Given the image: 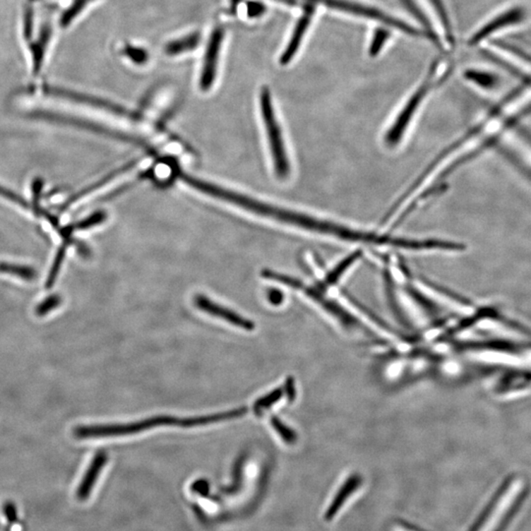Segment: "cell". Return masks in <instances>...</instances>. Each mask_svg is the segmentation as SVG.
Segmentation results:
<instances>
[{
    "label": "cell",
    "mask_w": 531,
    "mask_h": 531,
    "mask_svg": "<svg viewBox=\"0 0 531 531\" xmlns=\"http://www.w3.org/2000/svg\"><path fill=\"white\" fill-rule=\"evenodd\" d=\"M96 0H24L19 37L34 79L41 76L56 42Z\"/></svg>",
    "instance_id": "cell-1"
},
{
    "label": "cell",
    "mask_w": 531,
    "mask_h": 531,
    "mask_svg": "<svg viewBox=\"0 0 531 531\" xmlns=\"http://www.w3.org/2000/svg\"><path fill=\"white\" fill-rule=\"evenodd\" d=\"M247 407H239L229 412L215 413V414L203 415L197 417L179 418L169 415H160L140 420V422L126 423V424H107L79 426L74 429L75 438L80 440L93 439V438L120 437L138 434L153 428L162 426H177V427L193 428L206 426L225 420L235 419L246 414Z\"/></svg>",
    "instance_id": "cell-2"
},
{
    "label": "cell",
    "mask_w": 531,
    "mask_h": 531,
    "mask_svg": "<svg viewBox=\"0 0 531 531\" xmlns=\"http://www.w3.org/2000/svg\"><path fill=\"white\" fill-rule=\"evenodd\" d=\"M527 482L515 477L498 491L470 531H504L527 494Z\"/></svg>",
    "instance_id": "cell-3"
},
{
    "label": "cell",
    "mask_w": 531,
    "mask_h": 531,
    "mask_svg": "<svg viewBox=\"0 0 531 531\" xmlns=\"http://www.w3.org/2000/svg\"><path fill=\"white\" fill-rule=\"evenodd\" d=\"M260 105H261L263 121H264L266 132L269 139L275 174L278 179H287L290 174L289 156H287V148H285V140L282 138V129L273 107L270 90L268 88L265 87L262 89Z\"/></svg>",
    "instance_id": "cell-4"
},
{
    "label": "cell",
    "mask_w": 531,
    "mask_h": 531,
    "mask_svg": "<svg viewBox=\"0 0 531 531\" xmlns=\"http://www.w3.org/2000/svg\"><path fill=\"white\" fill-rule=\"evenodd\" d=\"M431 88L430 78L423 83L412 97L408 100L405 106L400 110V114L395 117V121L390 124L389 129L384 135V143L388 148H395L400 144L407 131L410 122L414 117L415 112L420 107L423 100L428 94Z\"/></svg>",
    "instance_id": "cell-5"
},
{
    "label": "cell",
    "mask_w": 531,
    "mask_h": 531,
    "mask_svg": "<svg viewBox=\"0 0 531 531\" xmlns=\"http://www.w3.org/2000/svg\"><path fill=\"white\" fill-rule=\"evenodd\" d=\"M313 2H319L325 4L330 8L340 10V11L347 12V13L357 15V16L365 17V18L376 20V21L382 22L388 26L395 28L410 35V36H419L420 32L415 28L410 26L400 20L393 18L389 15L385 14L380 10L372 8V7L365 6V5L355 4V2L347 1V0H310Z\"/></svg>",
    "instance_id": "cell-6"
},
{
    "label": "cell",
    "mask_w": 531,
    "mask_h": 531,
    "mask_svg": "<svg viewBox=\"0 0 531 531\" xmlns=\"http://www.w3.org/2000/svg\"><path fill=\"white\" fill-rule=\"evenodd\" d=\"M527 18V9L523 6H513L508 10H505L502 13L497 15L492 20H490L487 24L484 25L481 29L470 40V46H475L479 44L486 37H490L497 31L502 29H507L508 27L517 26L523 23Z\"/></svg>",
    "instance_id": "cell-7"
},
{
    "label": "cell",
    "mask_w": 531,
    "mask_h": 531,
    "mask_svg": "<svg viewBox=\"0 0 531 531\" xmlns=\"http://www.w3.org/2000/svg\"><path fill=\"white\" fill-rule=\"evenodd\" d=\"M224 36V29L222 27H217L213 31L211 37H210L206 54H205L201 78H200V87H201L202 91H208L214 85L220 47H222Z\"/></svg>",
    "instance_id": "cell-8"
},
{
    "label": "cell",
    "mask_w": 531,
    "mask_h": 531,
    "mask_svg": "<svg viewBox=\"0 0 531 531\" xmlns=\"http://www.w3.org/2000/svg\"><path fill=\"white\" fill-rule=\"evenodd\" d=\"M194 305L198 309L203 312H206L211 316L220 318V319L227 321L229 324L235 327L241 328L243 330H253L255 329V323L253 321L240 316L239 313H235L229 308L222 306L214 302H212L206 295L198 294L194 297Z\"/></svg>",
    "instance_id": "cell-9"
},
{
    "label": "cell",
    "mask_w": 531,
    "mask_h": 531,
    "mask_svg": "<svg viewBox=\"0 0 531 531\" xmlns=\"http://www.w3.org/2000/svg\"><path fill=\"white\" fill-rule=\"evenodd\" d=\"M107 460H109V457H107V453L105 451H100L93 458L91 465L85 473L84 477H83L81 483L78 486V489L76 491L78 500L86 501L90 497L100 475H101L102 470L106 467Z\"/></svg>",
    "instance_id": "cell-10"
},
{
    "label": "cell",
    "mask_w": 531,
    "mask_h": 531,
    "mask_svg": "<svg viewBox=\"0 0 531 531\" xmlns=\"http://www.w3.org/2000/svg\"><path fill=\"white\" fill-rule=\"evenodd\" d=\"M314 12L315 7L313 6L312 4H308L307 6L305 7L302 16L298 20L297 26L294 28L292 39H290L289 44H287V49H285V51L282 52V56H280V64H289L290 60L294 57L298 49H299L300 44H302L303 37H304L308 27H309L310 23H311Z\"/></svg>",
    "instance_id": "cell-11"
},
{
    "label": "cell",
    "mask_w": 531,
    "mask_h": 531,
    "mask_svg": "<svg viewBox=\"0 0 531 531\" xmlns=\"http://www.w3.org/2000/svg\"><path fill=\"white\" fill-rule=\"evenodd\" d=\"M360 484H362V477H358L357 475H352V477H350L345 481L342 487H340V489L338 491L337 494L335 495L334 499L330 502L327 511H326V520H328V522L333 520V518L340 512V508L344 507L345 503L347 502L348 498L358 489Z\"/></svg>",
    "instance_id": "cell-12"
},
{
    "label": "cell",
    "mask_w": 531,
    "mask_h": 531,
    "mask_svg": "<svg viewBox=\"0 0 531 531\" xmlns=\"http://www.w3.org/2000/svg\"><path fill=\"white\" fill-rule=\"evenodd\" d=\"M465 77L468 81L475 83L479 88L488 90V91L494 90L499 86V77L491 73V72L483 71V70L468 69L465 72Z\"/></svg>",
    "instance_id": "cell-13"
},
{
    "label": "cell",
    "mask_w": 531,
    "mask_h": 531,
    "mask_svg": "<svg viewBox=\"0 0 531 531\" xmlns=\"http://www.w3.org/2000/svg\"><path fill=\"white\" fill-rule=\"evenodd\" d=\"M362 255V251L357 250V251L352 253V254L345 257V259H342L339 264L335 265L334 269L330 270L327 275H326L325 285H332L337 284L338 280H340V278L345 275V273L350 270V268L360 259Z\"/></svg>",
    "instance_id": "cell-14"
},
{
    "label": "cell",
    "mask_w": 531,
    "mask_h": 531,
    "mask_svg": "<svg viewBox=\"0 0 531 531\" xmlns=\"http://www.w3.org/2000/svg\"><path fill=\"white\" fill-rule=\"evenodd\" d=\"M200 41H201V36H200L199 32H194V34L182 37V39L170 42L165 47V52L172 56V55H179L184 54V52L193 51L199 46Z\"/></svg>",
    "instance_id": "cell-15"
},
{
    "label": "cell",
    "mask_w": 531,
    "mask_h": 531,
    "mask_svg": "<svg viewBox=\"0 0 531 531\" xmlns=\"http://www.w3.org/2000/svg\"><path fill=\"white\" fill-rule=\"evenodd\" d=\"M106 219V213L102 211L94 213V214L89 215L86 219L82 220L81 222L64 227V229L60 230V234L62 235L64 240L71 239L72 232H76V230L90 229V227H95V225L102 224Z\"/></svg>",
    "instance_id": "cell-16"
},
{
    "label": "cell",
    "mask_w": 531,
    "mask_h": 531,
    "mask_svg": "<svg viewBox=\"0 0 531 531\" xmlns=\"http://www.w3.org/2000/svg\"><path fill=\"white\" fill-rule=\"evenodd\" d=\"M0 273L12 275L25 280H34L37 275V270L34 268L6 262L0 263Z\"/></svg>",
    "instance_id": "cell-17"
},
{
    "label": "cell",
    "mask_w": 531,
    "mask_h": 531,
    "mask_svg": "<svg viewBox=\"0 0 531 531\" xmlns=\"http://www.w3.org/2000/svg\"><path fill=\"white\" fill-rule=\"evenodd\" d=\"M285 394L284 388H278V389L272 390L270 394L266 395L264 397L256 400V402L253 405L254 412L256 413L257 415L262 414V412H264V410L279 402L280 398L284 397Z\"/></svg>",
    "instance_id": "cell-18"
},
{
    "label": "cell",
    "mask_w": 531,
    "mask_h": 531,
    "mask_svg": "<svg viewBox=\"0 0 531 531\" xmlns=\"http://www.w3.org/2000/svg\"><path fill=\"white\" fill-rule=\"evenodd\" d=\"M67 245H69V242L64 241V244L59 248V252H57L56 256H55L54 264L52 266L51 272H49V277H47V289H52V287H54L55 282H56L57 275L59 274L60 268H61L65 254H66Z\"/></svg>",
    "instance_id": "cell-19"
},
{
    "label": "cell",
    "mask_w": 531,
    "mask_h": 531,
    "mask_svg": "<svg viewBox=\"0 0 531 531\" xmlns=\"http://www.w3.org/2000/svg\"><path fill=\"white\" fill-rule=\"evenodd\" d=\"M270 424L275 431H277L278 434L282 438L285 443L287 445H293L297 440V433L290 428L289 426L285 424L280 418L277 417H273L270 419Z\"/></svg>",
    "instance_id": "cell-20"
},
{
    "label": "cell",
    "mask_w": 531,
    "mask_h": 531,
    "mask_svg": "<svg viewBox=\"0 0 531 531\" xmlns=\"http://www.w3.org/2000/svg\"><path fill=\"white\" fill-rule=\"evenodd\" d=\"M61 303L62 298L59 294L49 295V297H47L46 299L44 300V302H42L41 303H40V304H37L35 312H36L37 316H46V315L49 314V312H52V310L59 308Z\"/></svg>",
    "instance_id": "cell-21"
},
{
    "label": "cell",
    "mask_w": 531,
    "mask_h": 531,
    "mask_svg": "<svg viewBox=\"0 0 531 531\" xmlns=\"http://www.w3.org/2000/svg\"><path fill=\"white\" fill-rule=\"evenodd\" d=\"M390 36V32L384 29V28H378V29H376L371 44H370L369 47V54L374 57L379 54Z\"/></svg>",
    "instance_id": "cell-22"
},
{
    "label": "cell",
    "mask_w": 531,
    "mask_h": 531,
    "mask_svg": "<svg viewBox=\"0 0 531 531\" xmlns=\"http://www.w3.org/2000/svg\"><path fill=\"white\" fill-rule=\"evenodd\" d=\"M431 4L435 7L436 12L439 15L440 20L442 21L443 27H444L446 34H447L448 41L453 42V35L452 25L449 16H448L447 11L444 4H443L442 0H430Z\"/></svg>",
    "instance_id": "cell-23"
},
{
    "label": "cell",
    "mask_w": 531,
    "mask_h": 531,
    "mask_svg": "<svg viewBox=\"0 0 531 531\" xmlns=\"http://www.w3.org/2000/svg\"><path fill=\"white\" fill-rule=\"evenodd\" d=\"M124 54L136 64H145L148 61V59H149L148 52L144 49H141V47H125Z\"/></svg>",
    "instance_id": "cell-24"
},
{
    "label": "cell",
    "mask_w": 531,
    "mask_h": 531,
    "mask_svg": "<svg viewBox=\"0 0 531 531\" xmlns=\"http://www.w3.org/2000/svg\"><path fill=\"white\" fill-rule=\"evenodd\" d=\"M266 12V6L262 2L250 1L247 4V15L250 18L261 17Z\"/></svg>",
    "instance_id": "cell-25"
},
{
    "label": "cell",
    "mask_w": 531,
    "mask_h": 531,
    "mask_svg": "<svg viewBox=\"0 0 531 531\" xmlns=\"http://www.w3.org/2000/svg\"><path fill=\"white\" fill-rule=\"evenodd\" d=\"M0 195L1 196H4V198H6V199L10 200V201L16 203V204H19L20 206L26 208V209H29L30 205L28 204V202L26 200L23 199L21 196H19V195L15 194L14 192L10 191L8 189H5V188L0 186Z\"/></svg>",
    "instance_id": "cell-26"
},
{
    "label": "cell",
    "mask_w": 531,
    "mask_h": 531,
    "mask_svg": "<svg viewBox=\"0 0 531 531\" xmlns=\"http://www.w3.org/2000/svg\"><path fill=\"white\" fill-rule=\"evenodd\" d=\"M4 513L5 517H6L7 520H8L10 523H15L18 520V513H17L16 506H15L14 503L11 502V501L5 503L4 506Z\"/></svg>",
    "instance_id": "cell-27"
},
{
    "label": "cell",
    "mask_w": 531,
    "mask_h": 531,
    "mask_svg": "<svg viewBox=\"0 0 531 531\" xmlns=\"http://www.w3.org/2000/svg\"><path fill=\"white\" fill-rule=\"evenodd\" d=\"M285 294L280 290L270 289L268 292V300H269L270 304L278 305L282 304L284 302Z\"/></svg>",
    "instance_id": "cell-28"
},
{
    "label": "cell",
    "mask_w": 531,
    "mask_h": 531,
    "mask_svg": "<svg viewBox=\"0 0 531 531\" xmlns=\"http://www.w3.org/2000/svg\"><path fill=\"white\" fill-rule=\"evenodd\" d=\"M192 490L196 493H200V494H206L208 490H209V483L204 479L198 480L192 485Z\"/></svg>",
    "instance_id": "cell-29"
},
{
    "label": "cell",
    "mask_w": 531,
    "mask_h": 531,
    "mask_svg": "<svg viewBox=\"0 0 531 531\" xmlns=\"http://www.w3.org/2000/svg\"><path fill=\"white\" fill-rule=\"evenodd\" d=\"M285 395H287V398H289L290 400H292L293 398H294L295 387L294 381H293L292 378H289V379L287 380V383H285Z\"/></svg>",
    "instance_id": "cell-30"
},
{
    "label": "cell",
    "mask_w": 531,
    "mask_h": 531,
    "mask_svg": "<svg viewBox=\"0 0 531 531\" xmlns=\"http://www.w3.org/2000/svg\"><path fill=\"white\" fill-rule=\"evenodd\" d=\"M390 531H418L410 527V525H405L402 523H395L390 525Z\"/></svg>",
    "instance_id": "cell-31"
},
{
    "label": "cell",
    "mask_w": 531,
    "mask_h": 531,
    "mask_svg": "<svg viewBox=\"0 0 531 531\" xmlns=\"http://www.w3.org/2000/svg\"><path fill=\"white\" fill-rule=\"evenodd\" d=\"M275 1L282 2V4L287 5H294L295 4H297V1H295V0H275Z\"/></svg>",
    "instance_id": "cell-32"
},
{
    "label": "cell",
    "mask_w": 531,
    "mask_h": 531,
    "mask_svg": "<svg viewBox=\"0 0 531 531\" xmlns=\"http://www.w3.org/2000/svg\"><path fill=\"white\" fill-rule=\"evenodd\" d=\"M240 0H230V4H232V8L235 9V7H237V5H239Z\"/></svg>",
    "instance_id": "cell-33"
}]
</instances>
